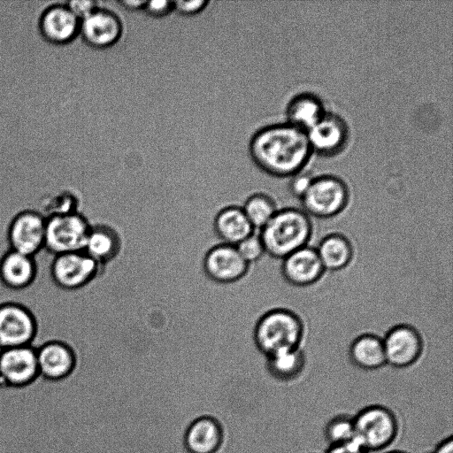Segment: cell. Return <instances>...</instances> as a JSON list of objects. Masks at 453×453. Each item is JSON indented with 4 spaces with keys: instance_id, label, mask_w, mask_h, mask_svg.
Returning <instances> with one entry per match:
<instances>
[{
    "instance_id": "cell-1",
    "label": "cell",
    "mask_w": 453,
    "mask_h": 453,
    "mask_svg": "<svg viewBox=\"0 0 453 453\" xmlns=\"http://www.w3.org/2000/svg\"><path fill=\"white\" fill-rule=\"evenodd\" d=\"M249 151L259 169L278 178L302 172L313 154L306 132L287 122L257 130L250 140Z\"/></svg>"
},
{
    "instance_id": "cell-2",
    "label": "cell",
    "mask_w": 453,
    "mask_h": 453,
    "mask_svg": "<svg viewBox=\"0 0 453 453\" xmlns=\"http://www.w3.org/2000/svg\"><path fill=\"white\" fill-rule=\"evenodd\" d=\"M312 230L310 216L301 209L288 207L278 210L258 234L265 253L273 258L283 259L307 246Z\"/></svg>"
},
{
    "instance_id": "cell-3",
    "label": "cell",
    "mask_w": 453,
    "mask_h": 453,
    "mask_svg": "<svg viewBox=\"0 0 453 453\" xmlns=\"http://www.w3.org/2000/svg\"><path fill=\"white\" fill-rule=\"evenodd\" d=\"M304 323L298 314L286 308H274L263 313L253 328V342L266 357L300 348Z\"/></svg>"
},
{
    "instance_id": "cell-4",
    "label": "cell",
    "mask_w": 453,
    "mask_h": 453,
    "mask_svg": "<svg viewBox=\"0 0 453 453\" xmlns=\"http://www.w3.org/2000/svg\"><path fill=\"white\" fill-rule=\"evenodd\" d=\"M354 440L369 453H380L397 440L401 424L390 408L381 404L365 406L353 415Z\"/></svg>"
},
{
    "instance_id": "cell-5",
    "label": "cell",
    "mask_w": 453,
    "mask_h": 453,
    "mask_svg": "<svg viewBox=\"0 0 453 453\" xmlns=\"http://www.w3.org/2000/svg\"><path fill=\"white\" fill-rule=\"evenodd\" d=\"M346 182L334 175L313 177L308 189L301 197L303 211L310 217L330 219L342 212L349 201Z\"/></svg>"
},
{
    "instance_id": "cell-6",
    "label": "cell",
    "mask_w": 453,
    "mask_h": 453,
    "mask_svg": "<svg viewBox=\"0 0 453 453\" xmlns=\"http://www.w3.org/2000/svg\"><path fill=\"white\" fill-rule=\"evenodd\" d=\"M90 227L91 223L80 211L47 217L44 250L53 257L81 251Z\"/></svg>"
},
{
    "instance_id": "cell-7",
    "label": "cell",
    "mask_w": 453,
    "mask_h": 453,
    "mask_svg": "<svg viewBox=\"0 0 453 453\" xmlns=\"http://www.w3.org/2000/svg\"><path fill=\"white\" fill-rule=\"evenodd\" d=\"M101 269V265L81 250L54 256L50 274L58 288L76 291L96 280Z\"/></svg>"
},
{
    "instance_id": "cell-8",
    "label": "cell",
    "mask_w": 453,
    "mask_h": 453,
    "mask_svg": "<svg viewBox=\"0 0 453 453\" xmlns=\"http://www.w3.org/2000/svg\"><path fill=\"white\" fill-rule=\"evenodd\" d=\"M38 322L26 305L8 301L0 303V349L33 345Z\"/></svg>"
},
{
    "instance_id": "cell-9",
    "label": "cell",
    "mask_w": 453,
    "mask_h": 453,
    "mask_svg": "<svg viewBox=\"0 0 453 453\" xmlns=\"http://www.w3.org/2000/svg\"><path fill=\"white\" fill-rule=\"evenodd\" d=\"M39 378L34 345L0 349V389H23Z\"/></svg>"
},
{
    "instance_id": "cell-10",
    "label": "cell",
    "mask_w": 453,
    "mask_h": 453,
    "mask_svg": "<svg viewBox=\"0 0 453 453\" xmlns=\"http://www.w3.org/2000/svg\"><path fill=\"white\" fill-rule=\"evenodd\" d=\"M46 217L42 211L25 209L17 212L7 227L9 250L35 256L44 250Z\"/></svg>"
},
{
    "instance_id": "cell-11",
    "label": "cell",
    "mask_w": 453,
    "mask_h": 453,
    "mask_svg": "<svg viewBox=\"0 0 453 453\" xmlns=\"http://www.w3.org/2000/svg\"><path fill=\"white\" fill-rule=\"evenodd\" d=\"M250 265L242 257L234 245L223 242L210 247L202 259V270L213 283L228 286L242 280Z\"/></svg>"
},
{
    "instance_id": "cell-12",
    "label": "cell",
    "mask_w": 453,
    "mask_h": 453,
    "mask_svg": "<svg viewBox=\"0 0 453 453\" xmlns=\"http://www.w3.org/2000/svg\"><path fill=\"white\" fill-rule=\"evenodd\" d=\"M35 348L41 379L49 382H61L75 372L79 357L69 343L62 340H49Z\"/></svg>"
},
{
    "instance_id": "cell-13",
    "label": "cell",
    "mask_w": 453,
    "mask_h": 453,
    "mask_svg": "<svg viewBox=\"0 0 453 453\" xmlns=\"http://www.w3.org/2000/svg\"><path fill=\"white\" fill-rule=\"evenodd\" d=\"M386 365L403 369L413 365L423 352V340L412 326L400 324L391 327L382 338Z\"/></svg>"
},
{
    "instance_id": "cell-14",
    "label": "cell",
    "mask_w": 453,
    "mask_h": 453,
    "mask_svg": "<svg viewBox=\"0 0 453 453\" xmlns=\"http://www.w3.org/2000/svg\"><path fill=\"white\" fill-rule=\"evenodd\" d=\"M312 153L323 157H334L347 146L349 128L339 114L326 111L323 117L306 131Z\"/></svg>"
},
{
    "instance_id": "cell-15",
    "label": "cell",
    "mask_w": 453,
    "mask_h": 453,
    "mask_svg": "<svg viewBox=\"0 0 453 453\" xmlns=\"http://www.w3.org/2000/svg\"><path fill=\"white\" fill-rule=\"evenodd\" d=\"M123 33V24L118 14L98 7L81 20L80 35L83 41L96 49H106L118 42Z\"/></svg>"
},
{
    "instance_id": "cell-16",
    "label": "cell",
    "mask_w": 453,
    "mask_h": 453,
    "mask_svg": "<svg viewBox=\"0 0 453 453\" xmlns=\"http://www.w3.org/2000/svg\"><path fill=\"white\" fill-rule=\"evenodd\" d=\"M81 20L66 4H53L40 14L38 29L48 42L62 45L73 42L80 35Z\"/></svg>"
},
{
    "instance_id": "cell-17",
    "label": "cell",
    "mask_w": 453,
    "mask_h": 453,
    "mask_svg": "<svg viewBox=\"0 0 453 453\" xmlns=\"http://www.w3.org/2000/svg\"><path fill=\"white\" fill-rule=\"evenodd\" d=\"M281 260V274L288 283L295 287L311 286L319 281L326 272L316 249L309 245L292 252Z\"/></svg>"
},
{
    "instance_id": "cell-18",
    "label": "cell",
    "mask_w": 453,
    "mask_h": 453,
    "mask_svg": "<svg viewBox=\"0 0 453 453\" xmlns=\"http://www.w3.org/2000/svg\"><path fill=\"white\" fill-rule=\"evenodd\" d=\"M225 442L220 422L213 417L196 418L188 426L183 444L188 453H218Z\"/></svg>"
},
{
    "instance_id": "cell-19",
    "label": "cell",
    "mask_w": 453,
    "mask_h": 453,
    "mask_svg": "<svg viewBox=\"0 0 453 453\" xmlns=\"http://www.w3.org/2000/svg\"><path fill=\"white\" fill-rule=\"evenodd\" d=\"M35 258L15 250H7L0 257V283L10 290H23L37 277Z\"/></svg>"
},
{
    "instance_id": "cell-20",
    "label": "cell",
    "mask_w": 453,
    "mask_h": 453,
    "mask_svg": "<svg viewBox=\"0 0 453 453\" xmlns=\"http://www.w3.org/2000/svg\"><path fill=\"white\" fill-rule=\"evenodd\" d=\"M212 229L221 242L234 246L255 232L242 206L237 204L220 208L213 218Z\"/></svg>"
},
{
    "instance_id": "cell-21",
    "label": "cell",
    "mask_w": 453,
    "mask_h": 453,
    "mask_svg": "<svg viewBox=\"0 0 453 453\" xmlns=\"http://www.w3.org/2000/svg\"><path fill=\"white\" fill-rule=\"evenodd\" d=\"M122 240L119 233L107 224H91L83 251L104 265L117 258L121 251Z\"/></svg>"
},
{
    "instance_id": "cell-22",
    "label": "cell",
    "mask_w": 453,
    "mask_h": 453,
    "mask_svg": "<svg viewBox=\"0 0 453 453\" xmlns=\"http://www.w3.org/2000/svg\"><path fill=\"white\" fill-rule=\"evenodd\" d=\"M321 98L311 92L295 95L286 106V122L306 132L326 113Z\"/></svg>"
},
{
    "instance_id": "cell-23",
    "label": "cell",
    "mask_w": 453,
    "mask_h": 453,
    "mask_svg": "<svg viewBox=\"0 0 453 453\" xmlns=\"http://www.w3.org/2000/svg\"><path fill=\"white\" fill-rule=\"evenodd\" d=\"M349 357L357 368L375 371L386 365L382 338L373 334H363L349 345Z\"/></svg>"
},
{
    "instance_id": "cell-24",
    "label": "cell",
    "mask_w": 453,
    "mask_h": 453,
    "mask_svg": "<svg viewBox=\"0 0 453 453\" xmlns=\"http://www.w3.org/2000/svg\"><path fill=\"white\" fill-rule=\"evenodd\" d=\"M315 249L325 271L337 272L346 268L354 256L350 241L340 233L326 235Z\"/></svg>"
},
{
    "instance_id": "cell-25",
    "label": "cell",
    "mask_w": 453,
    "mask_h": 453,
    "mask_svg": "<svg viewBox=\"0 0 453 453\" xmlns=\"http://www.w3.org/2000/svg\"><path fill=\"white\" fill-rule=\"evenodd\" d=\"M305 363L304 353L297 348L266 357L265 368L274 380L288 382L301 375Z\"/></svg>"
},
{
    "instance_id": "cell-26",
    "label": "cell",
    "mask_w": 453,
    "mask_h": 453,
    "mask_svg": "<svg viewBox=\"0 0 453 453\" xmlns=\"http://www.w3.org/2000/svg\"><path fill=\"white\" fill-rule=\"evenodd\" d=\"M242 208L255 231L262 229L278 211L274 200L264 193L250 196Z\"/></svg>"
},
{
    "instance_id": "cell-27",
    "label": "cell",
    "mask_w": 453,
    "mask_h": 453,
    "mask_svg": "<svg viewBox=\"0 0 453 453\" xmlns=\"http://www.w3.org/2000/svg\"><path fill=\"white\" fill-rule=\"evenodd\" d=\"M323 434L329 446L354 440L353 416L338 414L331 418L324 426Z\"/></svg>"
},
{
    "instance_id": "cell-28",
    "label": "cell",
    "mask_w": 453,
    "mask_h": 453,
    "mask_svg": "<svg viewBox=\"0 0 453 453\" xmlns=\"http://www.w3.org/2000/svg\"><path fill=\"white\" fill-rule=\"evenodd\" d=\"M242 257L250 265L259 261L265 254L259 234L256 231L235 245Z\"/></svg>"
},
{
    "instance_id": "cell-29",
    "label": "cell",
    "mask_w": 453,
    "mask_h": 453,
    "mask_svg": "<svg viewBox=\"0 0 453 453\" xmlns=\"http://www.w3.org/2000/svg\"><path fill=\"white\" fill-rule=\"evenodd\" d=\"M45 210L47 211L44 215L46 218L52 215L76 212L79 211L78 199L70 192H62L50 199Z\"/></svg>"
},
{
    "instance_id": "cell-30",
    "label": "cell",
    "mask_w": 453,
    "mask_h": 453,
    "mask_svg": "<svg viewBox=\"0 0 453 453\" xmlns=\"http://www.w3.org/2000/svg\"><path fill=\"white\" fill-rule=\"evenodd\" d=\"M207 0H175L173 1V10L185 16H193L202 12L209 4Z\"/></svg>"
},
{
    "instance_id": "cell-31",
    "label": "cell",
    "mask_w": 453,
    "mask_h": 453,
    "mask_svg": "<svg viewBox=\"0 0 453 453\" xmlns=\"http://www.w3.org/2000/svg\"><path fill=\"white\" fill-rule=\"evenodd\" d=\"M291 180L289 181V192L298 199H301V197L304 195L306 190L308 189L313 176L303 170L302 172L295 174L294 176L290 177Z\"/></svg>"
},
{
    "instance_id": "cell-32",
    "label": "cell",
    "mask_w": 453,
    "mask_h": 453,
    "mask_svg": "<svg viewBox=\"0 0 453 453\" xmlns=\"http://www.w3.org/2000/svg\"><path fill=\"white\" fill-rule=\"evenodd\" d=\"M143 11L150 16L162 18L170 14L173 10V1L152 0L147 1Z\"/></svg>"
},
{
    "instance_id": "cell-33",
    "label": "cell",
    "mask_w": 453,
    "mask_h": 453,
    "mask_svg": "<svg viewBox=\"0 0 453 453\" xmlns=\"http://www.w3.org/2000/svg\"><path fill=\"white\" fill-rule=\"evenodd\" d=\"M65 4L80 20L99 7L98 2L94 0H73Z\"/></svg>"
},
{
    "instance_id": "cell-34",
    "label": "cell",
    "mask_w": 453,
    "mask_h": 453,
    "mask_svg": "<svg viewBox=\"0 0 453 453\" xmlns=\"http://www.w3.org/2000/svg\"><path fill=\"white\" fill-rule=\"evenodd\" d=\"M325 453H369L355 440L345 443L331 445Z\"/></svg>"
},
{
    "instance_id": "cell-35",
    "label": "cell",
    "mask_w": 453,
    "mask_h": 453,
    "mask_svg": "<svg viewBox=\"0 0 453 453\" xmlns=\"http://www.w3.org/2000/svg\"><path fill=\"white\" fill-rule=\"evenodd\" d=\"M431 453H453L452 436L449 435L440 441Z\"/></svg>"
},
{
    "instance_id": "cell-36",
    "label": "cell",
    "mask_w": 453,
    "mask_h": 453,
    "mask_svg": "<svg viewBox=\"0 0 453 453\" xmlns=\"http://www.w3.org/2000/svg\"><path fill=\"white\" fill-rule=\"evenodd\" d=\"M146 2V0H123L119 4L129 11H139L143 10Z\"/></svg>"
},
{
    "instance_id": "cell-37",
    "label": "cell",
    "mask_w": 453,
    "mask_h": 453,
    "mask_svg": "<svg viewBox=\"0 0 453 453\" xmlns=\"http://www.w3.org/2000/svg\"><path fill=\"white\" fill-rule=\"evenodd\" d=\"M380 453H408L402 449H387L385 451H382Z\"/></svg>"
},
{
    "instance_id": "cell-38",
    "label": "cell",
    "mask_w": 453,
    "mask_h": 453,
    "mask_svg": "<svg viewBox=\"0 0 453 453\" xmlns=\"http://www.w3.org/2000/svg\"><path fill=\"white\" fill-rule=\"evenodd\" d=\"M429 453H431V452H429Z\"/></svg>"
}]
</instances>
